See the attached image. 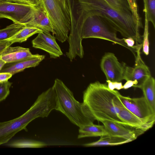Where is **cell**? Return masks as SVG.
<instances>
[{
    "label": "cell",
    "instance_id": "cell-26",
    "mask_svg": "<svg viewBox=\"0 0 155 155\" xmlns=\"http://www.w3.org/2000/svg\"><path fill=\"white\" fill-rule=\"evenodd\" d=\"M134 15L138 19H140L138 10L137 0H127Z\"/></svg>",
    "mask_w": 155,
    "mask_h": 155
},
{
    "label": "cell",
    "instance_id": "cell-19",
    "mask_svg": "<svg viewBox=\"0 0 155 155\" xmlns=\"http://www.w3.org/2000/svg\"><path fill=\"white\" fill-rule=\"evenodd\" d=\"M143 93L144 97L155 111V80L151 76L143 83L140 88Z\"/></svg>",
    "mask_w": 155,
    "mask_h": 155
},
{
    "label": "cell",
    "instance_id": "cell-11",
    "mask_svg": "<svg viewBox=\"0 0 155 155\" xmlns=\"http://www.w3.org/2000/svg\"><path fill=\"white\" fill-rule=\"evenodd\" d=\"M142 48L137 50L135 58L134 66H126L124 80L136 81L137 82L135 87L140 88L143 83L151 76L148 67L145 64L140 56V51Z\"/></svg>",
    "mask_w": 155,
    "mask_h": 155
},
{
    "label": "cell",
    "instance_id": "cell-27",
    "mask_svg": "<svg viewBox=\"0 0 155 155\" xmlns=\"http://www.w3.org/2000/svg\"><path fill=\"white\" fill-rule=\"evenodd\" d=\"M106 81L108 83V87L111 90H114V89L118 90L123 89V85L121 82H112L108 80Z\"/></svg>",
    "mask_w": 155,
    "mask_h": 155
},
{
    "label": "cell",
    "instance_id": "cell-13",
    "mask_svg": "<svg viewBox=\"0 0 155 155\" xmlns=\"http://www.w3.org/2000/svg\"><path fill=\"white\" fill-rule=\"evenodd\" d=\"M24 25L36 28L43 32H51L53 34L54 32L50 21L41 3L35 6L31 18Z\"/></svg>",
    "mask_w": 155,
    "mask_h": 155
},
{
    "label": "cell",
    "instance_id": "cell-20",
    "mask_svg": "<svg viewBox=\"0 0 155 155\" xmlns=\"http://www.w3.org/2000/svg\"><path fill=\"white\" fill-rule=\"evenodd\" d=\"M42 31L35 27L25 26L11 38L6 39L12 44L15 42L21 43L27 41L34 35Z\"/></svg>",
    "mask_w": 155,
    "mask_h": 155
},
{
    "label": "cell",
    "instance_id": "cell-9",
    "mask_svg": "<svg viewBox=\"0 0 155 155\" xmlns=\"http://www.w3.org/2000/svg\"><path fill=\"white\" fill-rule=\"evenodd\" d=\"M124 62L120 63L115 54L106 53L101 60L100 67L107 80L112 82H121L124 80L126 67Z\"/></svg>",
    "mask_w": 155,
    "mask_h": 155
},
{
    "label": "cell",
    "instance_id": "cell-23",
    "mask_svg": "<svg viewBox=\"0 0 155 155\" xmlns=\"http://www.w3.org/2000/svg\"><path fill=\"white\" fill-rule=\"evenodd\" d=\"M105 0L109 5L117 10L123 12H132L127 0Z\"/></svg>",
    "mask_w": 155,
    "mask_h": 155
},
{
    "label": "cell",
    "instance_id": "cell-1",
    "mask_svg": "<svg viewBox=\"0 0 155 155\" xmlns=\"http://www.w3.org/2000/svg\"><path fill=\"white\" fill-rule=\"evenodd\" d=\"M70 13V33L80 35L81 25L86 17L96 15L104 18L124 38H131L136 45L142 43L140 29L143 28L141 19L137 18L131 12L117 10L105 0H67Z\"/></svg>",
    "mask_w": 155,
    "mask_h": 155
},
{
    "label": "cell",
    "instance_id": "cell-18",
    "mask_svg": "<svg viewBox=\"0 0 155 155\" xmlns=\"http://www.w3.org/2000/svg\"><path fill=\"white\" fill-rule=\"evenodd\" d=\"M78 139L89 137H101L107 135L104 127L94 123L79 127Z\"/></svg>",
    "mask_w": 155,
    "mask_h": 155
},
{
    "label": "cell",
    "instance_id": "cell-21",
    "mask_svg": "<svg viewBox=\"0 0 155 155\" xmlns=\"http://www.w3.org/2000/svg\"><path fill=\"white\" fill-rule=\"evenodd\" d=\"M25 26L23 24L14 23L0 29V41L11 38Z\"/></svg>",
    "mask_w": 155,
    "mask_h": 155
},
{
    "label": "cell",
    "instance_id": "cell-17",
    "mask_svg": "<svg viewBox=\"0 0 155 155\" xmlns=\"http://www.w3.org/2000/svg\"><path fill=\"white\" fill-rule=\"evenodd\" d=\"M130 141L122 137L107 135L101 137L99 139L96 141L85 143L83 145L86 147L117 146Z\"/></svg>",
    "mask_w": 155,
    "mask_h": 155
},
{
    "label": "cell",
    "instance_id": "cell-5",
    "mask_svg": "<svg viewBox=\"0 0 155 155\" xmlns=\"http://www.w3.org/2000/svg\"><path fill=\"white\" fill-rule=\"evenodd\" d=\"M51 23L53 35L63 43L68 38L71 20L67 0H41Z\"/></svg>",
    "mask_w": 155,
    "mask_h": 155
},
{
    "label": "cell",
    "instance_id": "cell-32",
    "mask_svg": "<svg viewBox=\"0 0 155 155\" xmlns=\"http://www.w3.org/2000/svg\"><path fill=\"white\" fill-rule=\"evenodd\" d=\"M15 2L32 5L29 0H15Z\"/></svg>",
    "mask_w": 155,
    "mask_h": 155
},
{
    "label": "cell",
    "instance_id": "cell-22",
    "mask_svg": "<svg viewBox=\"0 0 155 155\" xmlns=\"http://www.w3.org/2000/svg\"><path fill=\"white\" fill-rule=\"evenodd\" d=\"M143 11L146 13L147 20L155 27V0H143Z\"/></svg>",
    "mask_w": 155,
    "mask_h": 155
},
{
    "label": "cell",
    "instance_id": "cell-4",
    "mask_svg": "<svg viewBox=\"0 0 155 155\" xmlns=\"http://www.w3.org/2000/svg\"><path fill=\"white\" fill-rule=\"evenodd\" d=\"M53 86L56 95L55 110L62 113L79 127L93 123L96 120L87 107L76 100L72 92L61 80L56 78Z\"/></svg>",
    "mask_w": 155,
    "mask_h": 155
},
{
    "label": "cell",
    "instance_id": "cell-8",
    "mask_svg": "<svg viewBox=\"0 0 155 155\" xmlns=\"http://www.w3.org/2000/svg\"><path fill=\"white\" fill-rule=\"evenodd\" d=\"M119 98L125 107L146 122L153 126L155 122V111L143 97L132 98L118 94Z\"/></svg>",
    "mask_w": 155,
    "mask_h": 155
},
{
    "label": "cell",
    "instance_id": "cell-2",
    "mask_svg": "<svg viewBox=\"0 0 155 155\" xmlns=\"http://www.w3.org/2000/svg\"><path fill=\"white\" fill-rule=\"evenodd\" d=\"M119 92L98 81L90 83L83 94V103L96 120H109L125 126L118 117L114 102Z\"/></svg>",
    "mask_w": 155,
    "mask_h": 155
},
{
    "label": "cell",
    "instance_id": "cell-25",
    "mask_svg": "<svg viewBox=\"0 0 155 155\" xmlns=\"http://www.w3.org/2000/svg\"><path fill=\"white\" fill-rule=\"evenodd\" d=\"M12 84L8 80L0 82V102L5 99L9 94Z\"/></svg>",
    "mask_w": 155,
    "mask_h": 155
},
{
    "label": "cell",
    "instance_id": "cell-7",
    "mask_svg": "<svg viewBox=\"0 0 155 155\" xmlns=\"http://www.w3.org/2000/svg\"><path fill=\"white\" fill-rule=\"evenodd\" d=\"M35 7L17 2L0 3V18H5L15 23L25 24L31 18Z\"/></svg>",
    "mask_w": 155,
    "mask_h": 155
},
{
    "label": "cell",
    "instance_id": "cell-14",
    "mask_svg": "<svg viewBox=\"0 0 155 155\" xmlns=\"http://www.w3.org/2000/svg\"><path fill=\"white\" fill-rule=\"evenodd\" d=\"M41 55L38 54H32L29 48L20 46H8L0 53V57L5 63L26 58H36Z\"/></svg>",
    "mask_w": 155,
    "mask_h": 155
},
{
    "label": "cell",
    "instance_id": "cell-16",
    "mask_svg": "<svg viewBox=\"0 0 155 155\" xmlns=\"http://www.w3.org/2000/svg\"><path fill=\"white\" fill-rule=\"evenodd\" d=\"M45 58V55H41L36 58H26L15 62L6 63L0 72L8 73L13 75L23 71L26 68L36 67Z\"/></svg>",
    "mask_w": 155,
    "mask_h": 155
},
{
    "label": "cell",
    "instance_id": "cell-34",
    "mask_svg": "<svg viewBox=\"0 0 155 155\" xmlns=\"http://www.w3.org/2000/svg\"><path fill=\"white\" fill-rule=\"evenodd\" d=\"M4 2H15V0H0V3Z\"/></svg>",
    "mask_w": 155,
    "mask_h": 155
},
{
    "label": "cell",
    "instance_id": "cell-30",
    "mask_svg": "<svg viewBox=\"0 0 155 155\" xmlns=\"http://www.w3.org/2000/svg\"><path fill=\"white\" fill-rule=\"evenodd\" d=\"M137 82L136 81L128 80L123 86V89H127L131 87H135L137 85Z\"/></svg>",
    "mask_w": 155,
    "mask_h": 155
},
{
    "label": "cell",
    "instance_id": "cell-31",
    "mask_svg": "<svg viewBox=\"0 0 155 155\" xmlns=\"http://www.w3.org/2000/svg\"><path fill=\"white\" fill-rule=\"evenodd\" d=\"M31 5L34 6H37L40 4L41 0H29Z\"/></svg>",
    "mask_w": 155,
    "mask_h": 155
},
{
    "label": "cell",
    "instance_id": "cell-12",
    "mask_svg": "<svg viewBox=\"0 0 155 155\" xmlns=\"http://www.w3.org/2000/svg\"><path fill=\"white\" fill-rule=\"evenodd\" d=\"M54 36L50 32H42L32 41L33 47L41 49L48 52L50 57L56 58L63 54V52L56 41Z\"/></svg>",
    "mask_w": 155,
    "mask_h": 155
},
{
    "label": "cell",
    "instance_id": "cell-24",
    "mask_svg": "<svg viewBox=\"0 0 155 155\" xmlns=\"http://www.w3.org/2000/svg\"><path fill=\"white\" fill-rule=\"evenodd\" d=\"M145 13V25L143 35V39L142 42L143 51L146 55H148L149 53V43L148 39L149 36V21L147 18L146 12Z\"/></svg>",
    "mask_w": 155,
    "mask_h": 155
},
{
    "label": "cell",
    "instance_id": "cell-3",
    "mask_svg": "<svg viewBox=\"0 0 155 155\" xmlns=\"http://www.w3.org/2000/svg\"><path fill=\"white\" fill-rule=\"evenodd\" d=\"M55 107L53 97L44 91L38 97L34 103L25 113L11 120L0 122V145L8 142L18 132L24 130L34 119L47 117Z\"/></svg>",
    "mask_w": 155,
    "mask_h": 155
},
{
    "label": "cell",
    "instance_id": "cell-29",
    "mask_svg": "<svg viewBox=\"0 0 155 155\" xmlns=\"http://www.w3.org/2000/svg\"><path fill=\"white\" fill-rule=\"evenodd\" d=\"M12 75L10 73L0 72V82L8 80Z\"/></svg>",
    "mask_w": 155,
    "mask_h": 155
},
{
    "label": "cell",
    "instance_id": "cell-28",
    "mask_svg": "<svg viewBox=\"0 0 155 155\" xmlns=\"http://www.w3.org/2000/svg\"><path fill=\"white\" fill-rule=\"evenodd\" d=\"M12 44L6 40L0 41V53L6 47L10 46Z\"/></svg>",
    "mask_w": 155,
    "mask_h": 155
},
{
    "label": "cell",
    "instance_id": "cell-15",
    "mask_svg": "<svg viewBox=\"0 0 155 155\" xmlns=\"http://www.w3.org/2000/svg\"><path fill=\"white\" fill-rule=\"evenodd\" d=\"M107 135L122 137L132 141L136 139L139 134L135 130L127 126L109 120L102 122Z\"/></svg>",
    "mask_w": 155,
    "mask_h": 155
},
{
    "label": "cell",
    "instance_id": "cell-6",
    "mask_svg": "<svg viewBox=\"0 0 155 155\" xmlns=\"http://www.w3.org/2000/svg\"><path fill=\"white\" fill-rule=\"evenodd\" d=\"M117 32L104 18L98 15H91L85 18L82 22L81 37L82 39L94 38L110 41L128 49L135 56L137 51L129 47L123 38H118Z\"/></svg>",
    "mask_w": 155,
    "mask_h": 155
},
{
    "label": "cell",
    "instance_id": "cell-10",
    "mask_svg": "<svg viewBox=\"0 0 155 155\" xmlns=\"http://www.w3.org/2000/svg\"><path fill=\"white\" fill-rule=\"evenodd\" d=\"M115 103L117 109V116L120 120L124 124L125 126L133 129L139 135L153 126L127 109L120 100L118 95L115 99Z\"/></svg>",
    "mask_w": 155,
    "mask_h": 155
},
{
    "label": "cell",
    "instance_id": "cell-33",
    "mask_svg": "<svg viewBox=\"0 0 155 155\" xmlns=\"http://www.w3.org/2000/svg\"><path fill=\"white\" fill-rule=\"evenodd\" d=\"M5 64V62L0 57V71Z\"/></svg>",
    "mask_w": 155,
    "mask_h": 155
}]
</instances>
